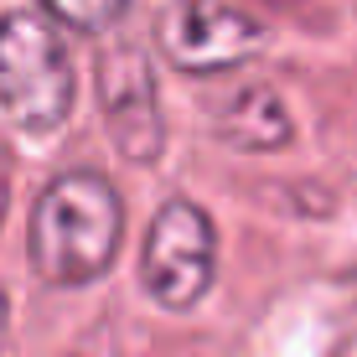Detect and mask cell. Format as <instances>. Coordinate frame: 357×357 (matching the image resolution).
<instances>
[{
	"mask_svg": "<svg viewBox=\"0 0 357 357\" xmlns=\"http://www.w3.org/2000/svg\"><path fill=\"white\" fill-rule=\"evenodd\" d=\"M125 243V197L104 171H63L31 202L26 259L52 290H83L104 280Z\"/></svg>",
	"mask_w": 357,
	"mask_h": 357,
	"instance_id": "6da1fadb",
	"label": "cell"
},
{
	"mask_svg": "<svg viewBox=\"0 0 357 357\" xmlns=\"http://www.w3.org/2000/svg\"><path fill=\"white\" fill-rule=\"evenodd\" d=\"M73 57L63 31L36 10H6L0 16V109L21 135L63 130L73 114Z\"/></svg>",
	"mask_w": 357,
	"mask_h": 357,
	"instance_id": "7a4b0ae2",
	"label": "cell"
},
{
	"mask_svg": "<svg viewBox=\"0 0 357 357\" xmlns=\"http://www.w3.org/2000/svg\"><path fill=\"white\" fill-rule=\"evenodd\" d=\"M218 285V228L202 202L166 197L140 243V290L161 311H192Z\"/></svg>",
	"mask_w": 357,
	"mask_h": 357,
	"instance_id": "3957f363",
	"label": "cell"
},
{
	"mask_svg": "<svg viewBox=\"0 0 357 357\" xmlns=\"http://www.w3.org/2000/svg\"><path fill=\"white\" fill-rule=\"evenodd\" d=\"M98 119H104L114 151L135 166H151L166 151V114H161V89L145 47L135 42H109L98 52Z\"/></svg>",
	"mask_w": 357,
	"mask_h": 357,
	"instance_id": "277c9868",
	"label": "cell"
},
{
	"mask_svg": "<svg viewBox=\"0 0 357 357\" xmlns=\"http://www.w3.org/2000/svg\"><path fill=\"white\" fill-rule=\"evenodd\" d=\"M155 47L176 73H228L269 47V31L223 0H171L155 16Z\"/></svg>",
	"mask_w": 357,
	"mask_h": 357,
	"instance_id": "5b68a950",
	"label": "cell"
},
{
	"mask_svg": "<svg viewBox=\"0 0 357 357\" xmlns=\"http://www.w3.org/2000/svg\"><path fill=\"white\" fill-rule=\"evenodd\" d=\"M213 130L218 140H228L233 151H249V155H264V151H285L295 140V119L285 109L269 83H243L233 89L213 114Z\"/></svg>",
	"mask_w": 357,
	"mask_h": 357,
	"instance_id": "8992f818",
	"label": "cell"
},
{
	"mask_svg": "<svg viewBox=\"0 0 357 357\" xmlns=\"http://www.w3.org/2000/svg\"><path fill=\"white\" fill-rule=\"evenodd\" d=\"M42 10L52 21H63L68 31L104 36L109 26H119V16L130 10V0H42Z\"/></svg>",
	"mask_w": 357,
	"mask_h": 357,
	"instance_id": "52a82bcc",
	"label": "cell"
},
{
	"mask_svg": "<svg viewBox=\"0 0 357 357\" xmlns=\"http://www.w3.org/2000/svg\"><path fill=\"white\" fill-rule=\"evenodd\" d=\"M6 207H10V181H6V161H0V223H6Z\"/></svg>",
	"mask_w": 357,
	"mask_h": 357,
	"instance_id": "ba28073f",
	"label": "cell"
},
{
	"mask_svg": "<svg viewBox=\"0 0 357 357\" xmlns=\"http://www.w3.org/2000/svg\"><path fill=\"white\" fill-rule=\"evenodd\" d=\"M6 331H10V301H6V290H0V347H6Z\"/></svg>",
	"mask_w": 357,
	"mask_h": 357,
	"instance_id": "9c48e42d",
	"label": "cell"
}]
</instances>
